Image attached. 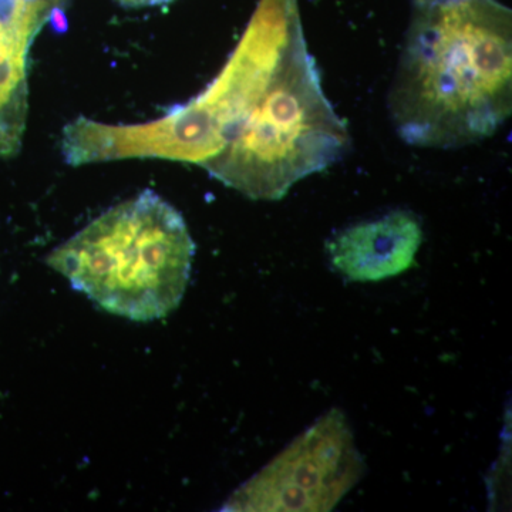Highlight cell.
<instances>
[{"mask_svg":"<svg viewBox=\"0 0 512 512\" xmlns=\"http://www.w3.org/2000/svg\"><path fill=\"white\" fill-rule=\"evenodd\" d=\"M414 147L460 148L493 136L512 110V15L497 0L417 6L389 100Z\"/></svg>","mask_w":512,"mask_h":512,"instance_id":"obj_1","label":"cell"},{"mask_svg":"<svg viewBox=\"0 0 512 512\" xmlns=\"http://www.w3.org/2000/svg\"><path fill=\"white\" fill-rule=\"evenodd\" d=\"M302 29L298 0H259L228 62L198 96L148 123L70 121L60 144L64 161L77 167L157 158L202 167L228 143L289 40Z\"/></svg>","mask_w":512,"mask_h":512,"instance_id":"obj_2","label":"cell"},{"mask_svg":"<svg viewBox=\"0 0 512 512\" xmlns=\"http://www.w3.org/2000/svg\"><path fill=\"white\" fill-rule=\"evenodd\" d=\"M349 147L348 126L323 92L302 29L228 143L202 168L251 200L276 201L303 178L338 163Z\"/></svg>","mask_w":512,"mask_h":512,"instance_id":"obj_3","label":"cell"},{"mask_svg":"<svg viewBox=\"0 0 512 512\" xmlns=\"http://www.w3.org/2000/svg\"><path fill=\"white\" fill-rule=\"evenodd\" d=\"M194 255L183 215L146 190L103 212L47 264L106 311L147 322L183 301Z\"/></svg>","mask_w":512,"mask_h":512,"instance_id":"obj_4","label":"cell"},{"mask_svg":"<svg viewBox=\"0 0 512 512\" xmlns=\"http://www.w3.org/2000/svg\"><path fill=\"white\" fill-rule=\"evenodd\" d=\"M363 474L345 414L330 410L232 498L235 511H330Z\"/></svg>","mask_w":512,"mask_h":512,"instance_id":"obj_5","label":"cell"},{"mask_svg":"<svg viewBox=\"0 0 512 512\" xmlns=\"http://www.w3.org/2000/svg\"><path fill=\"white\" fill-rule=\"evenodd\" d=\"M423 242L419 218L397 210L343 229L330 239L333 268L356 282H377L409 271Z\"/></svg>","mask_w":512,"mask_h":512,"instance_id":"obj_6","label":"cell"},{"mask_svg":"<svg viewBox=\"0 0 512 512\" xmlns=\"http://www.w3.org/2000/svg\"><path fill=\"white\" fill-rule=\"evenodd\" d=\"M69 0H0V45L28 46L47 23L64 19Z\"/></svg>","mask_w":512,"mask_h":512,"instance_id":"obj_7","label":"cell"},{"mask_svg":"<svg viewBox=\"0 0 512 512\" xmlns=\"http://www.w3.org/2000/svg\"><path fill=\"white\" fill-rule=\"evenodd\" d=\"M124 8L138 9V8H151V6L167 5V3L174 2V0H116Z\"/></svg>","mask_w":512,"mask_h":512,"instance_id":"obj_8","label":"cell"}]
</instances>
